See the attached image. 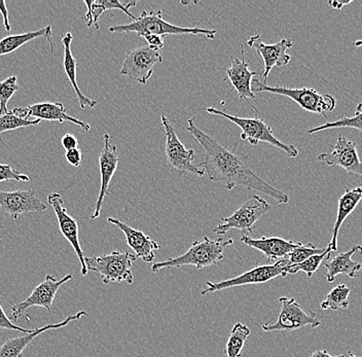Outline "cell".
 <instances>
[{
	"label": "cell",
	"instance_id": "cell-14",
	"mask_svg": "<svg viewBox=\"0 0 362 357\" xmlns=\"http://www.w3.org/2000/svg\"><path fill=\"white\" fill-rule=\"evenodd\" d=\"M319 162L327 166H339L347 173L356 174L362 177V162L359 159L358 146L352 140L339 136L329 153H322L317 157Z\"/></svg>",
	"mask_w": 362,
	"mask_h": 357
},
{
	"label": "cell",
	"instance_id": "cell-11",
	"mask_svg": "<svg viewBox=\"0 0 362 357\" xmlns=\"http://www.w3.org/2000/svg\"><path fill=\"white\" fill-rule=\"evenodd\" d=\"M162 62L160 49L148 46L136 47L127 52L119 74L146 85L153 76L156 64Z\"/></svg>",
	"mask_w": 362,
	"mask_h": 357
},
{
	"label": "cell",
	"instance_id": "cell-19",
	"mask_svg": "<svg viewBox=\"0 0 362 357\" xmlns=\"http://www.w3.org/2000/svg\"><path fill=\"white\" fill-rule=\"evenodd\" d=\"M13 110L18 115H22L23 117L27 119H29V117H36V119H40V121H56L60 124L69 122V123L78 125L85 132H89L90 130L89 123L67 115L66 108L62 103H37L27 106V107L13 108Z\"/></svg>",
	"mask_w": 362,
	"mask_h": 357
},
{
	"label": "cell",
	"instance_id": "cell-28",
	"mask_svg": "<svg viewBox=\"0 0 362 357\" xmlns=\"http://www.w3.org/2000/svg\"><path fill=\"white\" fill-rule=\"evenodd\" d=\"M250 336V329L241 322H237L230 331L228 342L226 346V357H241L244 346L248 336Z\"/></svg>",
	"mask_w": 362,
	"mask_h": 357
},
{
	"label": "cell",
	"instance_id": "cell-38",
	"mask_svg": "<svg viewBox=\"0 0 362 357\" xmlns=\"http://www.w3.org/2000/svg\"><path fill=\"white\" fill-rule=\"evenodd\" d=\"M61 144H62L63 148H65L66 151L78 148V140L72 134H65L61 140Z\"/></svg>",
	"mask_w": 362,
	"mask_h": 357
},
{
	"label": "cell",
	"instance_id": "cell-6",
	"mask_svg": "<svg viewBox=\"0 0 362 357\" xmlns=\"http://www.w3.org/2000/svg\"><path fill=\"white\" fill-rule=\"evenodd\" d=\"M136 259L137 257L131 252H112V254L85 257V264L88 272L93 271L100 274L105 286L124 281L131 286L134 283L132 265Z\"/></svg>",
	"mask_w": 362,
	"mask_h": 357
},
{
	"label": "cell",
	"instance_id": "cell-3",
	"mask_svg": "<svg viewBox=\"0 0 362 357\" xmlns=\"http://www.w3.org/2000/svg\"><path fill=\"white\" fill-rule=\"evenodd\" d=\"M110 33H132L142 36L146 35H205L209 40H214L217 31L211 29L202 28H183L165 21L162 17V11H144L139 17L136 18L135 21L128 24L115 25L110 27Z\"/></svg>",
	"mask_w": 362,
	"mask_h": 357
},
{
	"label": "cell",
	"instance_id": "cell-24",
	"mask_svg": "<svg viewBox=\"0 0 362 357\" xmlns=\"http://www.w3.org/2000/svg\"><path fill=\"white\" fill-rule=\"evenodd\" d=\"M355 254H362V246L355 245L348 252L336 255L332 259H328L327 263L325 264L327 270V282L332 283L336 281L338 275H347L350 278L357 276L362 266L361 264L353 261L352 257Z\"/></svg>",
	"mask_w": 362,
	"mask_h": 357
},
{
	"label": "cell",
	"instance_id": "cell-16",
	"mask_svg": "<svg viewBox=\"0 0 362 357\" xmlns=\"http://www.w3.org/2000/svg\"><path fill=\"white\" fill-rule=\"evenodd\" d=\"M226 78L223 81H230L236 90L238 96L242 103H247L253 112H257L255 104V94L252 91V81L257 76V71L249 69L244 55V47L241 46V59L235 58L232 61L230 69L226 70Z\"/></svg>",
	"mask_w": 362,
	"mask_h": 357
},
{
	"label": "cell",
	"instance_id": "cell-17",
	"mask_svg": "<svg viewBox=\"0 0 362 357\" xmlns=\"http://www.w3.org/2000/svg\"><path fill=\"white\" fill-rule=\"evenodd\" d=\"M112 136L107 133L103 135L104 146L102 148L100 158H99V168L101 174V187L99 192L98 199L95 204V210L90 219H96L101 216L102 206H103L104 199L107 195L110 189V182H112L117 166H119V157L117 153V146L112 144Z\"/></svg>",
	"mask_w": 362,
	"mask_h": 357
},
{
	"label": "cell",
	"instance_id": "cell-43",
	"mask_svg": "<svg viewBox=\"0 0 362 357\" xmlns=\"http://www.w3.org/2000/svg\"><path fill=\"white\" fill-rule=\"evenodd\" d=\"M354 47H362V40H356V42H354Z\"/></svg>",
	"mask_w": 362,
	"mask_h": 357
},
{
	"label": "cell",
	"instance_id": "cell-34",
	"mask_svg": "<svg viewBox=\"0 0 362 357\" xmlns=\"http://www.w3.org/2000/svg\"><path fill=\"white\" fill-rule=\"evenodd\" d=\"M325 250L327 248H318L312 243H308L307 245L300 244L288 254L287 259L291 265H296V264L303 263L312 255L322 254Z\"/></svg>",
	"mask_w": 362,
	"mask_h": 357
},
{
	"label": "cell",
	"instance_id": "cell-29",
	"mask_svg": "<svg viewBox=\"0 0 362 357\" xmlns=\"http://www.w3.org/2000/svg\"><path fill=\"white\" fill-rule=\"evenodd\" d=\"M351 288L345 284H339L336 288H332L321 303L320 307L322 310H346L349 307V295Z\"/></svg>",
	"mask_w": 362,
	"mask_h": 357
},
{
	"label": "cell",
	"instance_id": "cell-23",
	"mask_svg": "<svg viewBox=\"0 0 362 357\" xmlns=\"http://www.w3.org/2000/svg\"><path fill=\"white\" fill-rule=\"evenodd\" d=\"M72 40H74V36H72L71 33H67L62 35L63 67H64L65 76H67L72 88L74 89V92H76L81 110L94 108L97 105V101L85 96L78 87V76H76L78 63H76V58H74V54H72Z\"/></svg>",
	"mask_w": 362,
	"mask_h": 357
},
{
	"label": "cell",
	"instance_id": "cell-12",
	"mask_svg": "<svg viewBox=\"0 0 362 357\" xmlns=\"http://www.w3.org/2000/svg\"><path fill=\"white\" fill-rule=\"evenodd\" d=\"M72 278L74 276L71 274L66 275L62 279H57L54 275H47L44 282L38 284L26 300L11 307V320H13V322L19 320L24 315L25 312L28 309L33 308V307H42L47 311V313L51 314L57 293L63 284L70 281Z\"/></svg>",
	"mask_w": 362,
	"mask_h": 357
},
{
	"label": "cell",
	"instance_id": "cell-32",
	"mask_svg": "<svg viewBox=\"0 0 362 357\" xmlns=\"http://www.w3.org/2000/svg\"><path fill=\"white\" fill-rule=\"evenodd\" d=\"M40 119H27L18 115L15 110L0 117V135L6 131L17 130L20 128L30 127L40 125Z\"/></svg>",
	"mask_w": 362,
	"mask_h": 357
},
{
	"label": "cell",
	"instance_id": "cell-41",
	"mask_svg": "<svg viewBox=\"0 0 362 357\" xmlns=\"http://www.w3.org/2000/svg\"><path fill=\"white\" fill-rule=\"evenodd\" d=\"M352 0L351 1H329L328 2V6L332 8V10H341L344 6H349V4H352Z\"/></svg>",
	"mask_w": 362,
	"mask_h": 357
},
{
	"label": "cell",
	"instance_id": "cell-1",
	"mask_svg": "<svg viewBox=\"0 0 362 357\" xmlns=\"http://www.w3.org/2000/svg\"><path fill=\"white\" fill-rule=\"evenodd\" d=\"M196 117L187 119V131L205 151V160L199 166L211 182H223L228 191L242 185L274 199L277 204H287L289 196L260 178L249 166V156H238L221 146L196 126Z\"/></svg>",
	"mask_w": 362,
	"mask_h": 357
},
{
	"label": "cell",
	"instance_id": "cell-26",
	"mask_svg": "<svg viewBox=\"0 0 362 357\" xmlns=\"http://www.w3.org/2000/svg\"><path fill=\"white\" fill-rule=\"evenodd\" d=\"M86 6H88V12L86 13L83 19L87 22V26L90 27L94 25L96 29H99V19L104 13L110 10H119L127 13L133 21H135V16L130 12V8L137 4L136 1L121 2L117 0H96V1H85Z\"/></svg>",
	"mask_w": 362,
	"mask_h": 357
},
{
	"label": "cell",
	"instance_id": "cell-22",
	"mask_svg": "<svg viewBox=\"0 0 362 357\" xmlns=\"http://www.w3.org/2000/svg\"><path fill=\"white\" fill-rule=\"evenodd\" d=\"M240 241L249 247L259 250L269 261H280V259H286L294 248L302 244L285 240L280 237L262 236L259 239H253L247 234L242 235Z\"/></svg>",
	"mask_w": 362,
	"mask_h": 357
},
{
	"label": "cell",
	"instance_id": "cell-5",
	"mask_svg": "<svg viewBox=\"0 0 362 357\" xmlns=\"http://www.w3.org/2000/svg\"><path fill=\"white\" fill-rule=\"evenodd\" d=\"M206 112L208 114L221 115L233 124L241 129V139L247 140L251 146H257L259 142H266L275 148L284 151L291 158H296L298 156V151L293 144H287L281 140L274 136L273 130L270 125L259 119V117H239L236 115L226 114L223 110H217L216 107H207Z\"/></svg>",
	"mask_w": 362,
	"mask_h": 357
},
{
	"label": "cell",
	"instance_id": "cell-25",
	"mask_svg": "<svg viewBox=\"0 0 362 357\" xmlns=\"http://www.w3.org/2000/svg\"><path fill=\"white\" fill-rule=\"evenodd\" d=\"M362 200V185L354 189H346L345 193L341 195L339 200L338 214H337L336 223H334V230H332V240L328 244V250L330 252L338 250V236L339 229L344 221L348 216L354 211L355 208L358 206Z\"/></svg>",
	"mask_w": 362,
	"mask_h": 357
},
{
	"label": "cell",
	"instance_id": "cell-35",
	"mask_svg": "<svg viewBox=\"0 0 362 357\" xmlns=\"http://www.w3.org/2000/svg\"><path fill=\"white\" fill-rule=\"evenodd\" d=\"M16 180V182H28L29 177L25 174L15 170L11 165L0 164V182Z\"/></svg>",
	"mask_w": 362,
	"mask_h": 357
},
{
	"label": "cell",
	"instance_id": "cell-20",
	"mask_svg": "<svg viewBox=\"0 0 362 357\" xmlns=\"http://www.w3.org/2000/svg\"><path fill=\"white\" fill-rule=\"evenodd\" d=\"M107 223L115 225L124 233L129 247L134 250L137 259L140 257L147 264L153 263L156 259L155 252L160 250V244L144 234L142 230H136L119 219L108 218Z\"/></svg>",
	"mask_w": 362,
	"mask_h": 357
},
{
	"label": "cell",
	"instance_id": "cell-8",
	"mask_svg": "<svg viewBox=\"0 0 362 357\" xmlns=\"http://www.w3.org/2000/svg\"><path fill=\"white\" fill-rule=\"evenodd\" d=\"M271 207L264 199L257 195L249 196L247 200L242 204L228 218H221V223L215 227L212 232L216 235H225L228 230H238L253 234L255 226L262 216L270 211Z\"/></svg>",
	"mask_w": 362,
	"mask_h": 357
},
{
	"label": "cell",
	"instance_id": "cell-18",
	"mask_svg": "<svg viewBox=\"0 0 362 357\" xmlns=\"http://www.w3.org/2000/svg\"><path fill=\"white\" fill-rule=\"evenodd\" d=\"M0 209L11 218L22 214L45 212L47 206L37 198L33 189L24 191L0 192Z\"/></svg>",
	"mask_w": 362,
	"mask_h": 357
},
{
	"label": "cell",
	"instance_id": "cell-21",
	"mask_svg": "<svg viewBox=\"0 0 362 357\" xmlns=\"http://www.w3.org/2000/svg\"><path fill=\"white\" fill-rule=\"evenodd\" d=\"M83 316H88L87 312L79 311L74 315L68 316L66 320L63 322L47 324L40 329H33V333L24 334L17 338L8 339L0 346V357H23V351L26 349L27 346L33 342L36 336L45 332L51 331V329H62V327H67L70 322H78Z\"/></svg>",
	"mask_w": 362,
	"mask_h": 357
},
{
	"label": "cell",
	"instance_id": "cell-39",
	"mask_svg": "<svg viewBox=\"0 0 362 357\" xmlns=\"http://www.w3.org/2000/svg\"><path fill=\"white\" fill-rule=\"evenodd\" d=\"M146 40L147 46L153 47V49H162L164 47V37L158 35H146L144 36Z\"/></svg>",
	"mask_w": 362,
	"mask_h": 357
},
{
	"label": "cell",
	"instance_id": "cell-2",
	"mask_svg": "<svg viewBox=\"0 0 362 357\" xmlns=\"http://www.w3.org/2000/svg\"><path fill=\"white\" fill-rule=\"evenodd\" d=\"M233 244L234 240L232 238L225 240L204 237L202 240H194L191 248L185 254L153 264L151 271L153 273H158L164 269L180 268L185 266H194L200 270L206 267L216 265L225 259V248Z\"/></svg>",
	"mask_w": 362,
	"mask_h": 357
},
{
	"label": "cell",
	"instance_id": "cell-37",
	"mask_svg": "<svg viewBox=\"0 0 362 357\" xmlns=\"http://www.w3.org/2000/svg\"><path fill=\"white\" fill-rule=\"evenodd\" d=\"M65 158L67 162L74 167L81 166V159H83V153L79 148H74V150L67 151L65 153Z\"/></svg>",
	"mask_w": 362,
	"mask_h": 357
},
{
	"label": "cell",
	"instance_id": "cell-15",
	"mask_svg": "<svg viewBox=\"0 0 362 357\" xmlns=\"http://www.w3.org/2000/svg\"><path fill=\"white\" fill-rule=\"evenodd\" d=\"M47 202L53 207L55 211L57 219H58L59 228L62 233L64 238L68 242L71 244L74 252L78 255L81 266V275L87 276L88 270L85 264V255H83V248L79 242L78 223L76 218L69 216L67 212V208L65 207L64 200L62 196L58 193H52L47 196Z\"/></svg>",
	"mask_w": 362,
	"mask_h": 357
},
{
	"label": "cell",
	"instance_id": "cell-7",
	"mask_svg": "<svg viewBox=\"0 0 362 357\" xmlns=\"http://www.w3.org/2000/svg\"><path fill=\"white\" fill-rule=\"evenodd\" d=\"M291 265L288 259H283L276 262L272 265L255 266V268L232 278V279L223 280L219 282H206V288L201 291V295H206L208 293H216V291H225V289L237 288V286H252V284H262L275 279L277 277H286L287 266Z\"/></svg>",
	"mask_w": 362,
	"mask_h": 357
},
{
	"label": "cell",
	"instance_id": "cell-9",
	"mask_svg": "<svg viewBox=\"0 0 362 357\" xmlns=\"http://www.w3.org/2000/svg\"><path fill=\"white\" fill-rule=\"evenodd\" d=\"M162 126L166 134V144H165V155L167 162L173 170L178 173H191L197 177L205 175V171L199 165H194L192 162L196 159V153L192 150H187L180 141V137L176 134L171 122L167 117L162 115Z\"/></svg>",
	"mask_w": 362,
	"mask_h": 357
},
{
	"label": "cell",
	"instance_id": "cell-4",
	"mask_svg": "<svg viewBox=\"0 0 362 357\" xmlns=\"http://www.w3.org/2000/svg\"><path fill=\"white\" fill-rule=\"evenodd\" d=\"M252 91L253 93H271V94L288 97L305 112L321 115L323 117H327L325 115L334 110L337 106L336 98L332 95L320 94L317 90L311 88L291 89V88L280 87V86L270 87L257 78H253L252 81Z\"/></svg>",
	"mask_w": 362,
	"mask_h": 357
},
{
	"label": "cell",
	"instance_id": "cell-36",
	"mask_svg": "<svg viewBox=\"0 0 362 357\" xmlns=\"http://www.w3.org/2000/svg\"><path fill=\"white\" fill-rule=\"evenodd\" d=\"M0 329H8V331H17L21 332L23 334H30L33 333V329H23L21 327H18L15 324L10 318L6 316V312L2 308L1 304H0Z\"/></svg>",
	"mask_w": 362,
	"mask_h": 357
},
{
	"label": "cell",
	"instance_id": "cell-27",
	"mask_svg": "<svg viewBox=\"0 0 362 357\" xmlns=\"http://www.w3.org/2000/svg\"><path fill=\"white\" fill-rule=\"evenodd\" d=\"M45 37L51 44L52 52L54 51L53 33H52L51 25H47L40 30L25 33L22 35H8L0 40V57L8 55L19 49L20 47L28 42H33L36 38Z\"/></svg>",
	"mask_w": 362,
	"mask_h": 357
},
{
	"label": "cell",
	"instance_id": "cell-13",
	"mask_svg": "<svg viewBox=\"0 0 362 357\" xmlns=\"http://www.w3.org/2000/svg\"><path fill=\"white\" fill-rule=\"evenodd\" d=\"M247 45L255 49L264 61V71L260 74L264 78V83L268 81L269 74L274 67L286 66L291 61V56L287 51L293 47V42L289 38H282L276 44L267 45L262 42L260 35H255L248 38Z\"/></svg>",
	"mask_w": 362,
	"mask_h": 357
},
{
	"label": "cell",
	"instance_id": "cell-31",
	"mask_svg": "<svg viewBox=\"0 0 362 357\" xmlns=\"http://www.w3.org/2000/svg\"><path fill=\"white\" fill-rule=\"evenodd\" d=\"M330 254H332V252L327 247V250L322 254L312 255L303 263L296 264V265H288L286 268L287 274L294 275L298 272H305L308 277L311 278L314 273L318 270L321 264L330 259Z\"/></svg>",
	"mask_w": 362,
	"mask_h": 357
},
{
	"label": "cell",
	"instance_id": "cell-30",
	"mask_svg": "<svg viewBox=\"0 0 362 357\" xmlns=\"http://www.w3.org/2000/svg\"><path fill=\"white\" fill-rule=\"evenodd\" d=\"M341 128H352L362 131V103H359L357 105L356 110H355V114L353 117H344L338 119V121L323 124V125L318 126V127L310 129L308 133L309 134H315V133L323 132V131Z\"/></svg>",
	"mask_w": 362,
	"mask_h": 357
},
{
	"label": "cell",
	"instance_id": "cell-10",
	"mask_svg": "<svg viewBox=\"0 0 362 357\" xmlns=\"http://www.w3.org/2000/svg\"><path fill=\"white\" fill-rule=\"evenodd\" d=\"M279 303L281 304V311L277 322L274 324H262V329L264 332H293L305 327L311 329L320 327L321 322L316 317V314L312 310L305 312L294 298L281 297Z\"/></svg>",
	"mask_w": 362,
	"mask_h": 357
},
{
	"label": "cell",
	"instance_id": "cell-42",
	"mask_svg": "<svg viewBox=\"0 0 362 357\" xmlns=\"http://www.w3.org/2000/svg\"><path fill=\"white\" fill-rule=\"evenodd\" d=\"M310 357H348L347 356H345V354H339V356H332L330 354L327 353V351H325V350H318V351L314 352L313 354H312Z\"/></svg>",
	"mask_w": 362,
	"mask_h": 357
},
{
	"label": "cell",
	"instance_id": "cell-40",
	"mask_svg": "<svg viewBox=\"0 0 362 357\" xmlns=\"http://www.w3.org/2000/svg\"><path fill=\"white\" fill-rule=\"evenodd\" d=\"M0 13H1L2 17H4V28H6V31L10 33L11 27L10 20H8V8H6V1H0Z\"/></svg>",
	"mask_w": 362,
	"mask_h": 357
},
{
	"label": "cell",
	"instance_id": "cell-33",
	"mask_svg": "<svg viewBox=\"0 0 362 357\" xmlns=\"http://www.w3.org/2000/svg\"><path fill=\"white\" fill-rule=\"evenodd\" d=\"M19 90V83L16 76L0 81V117L8 114V104L11 97Z\"/></svg>",
	"mask_w": 362,
	"mask_h": 357
}]
</instances>
